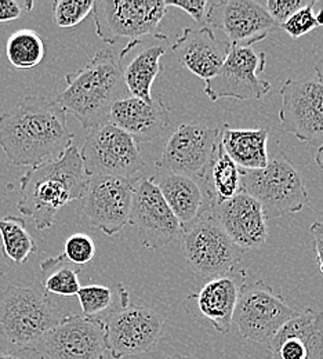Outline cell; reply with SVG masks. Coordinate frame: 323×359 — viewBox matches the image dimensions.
I'll return each instance as SVG.
<instances>
[{"mask_svg":"<svg viewBox=\"0 0 323 359\" xmlns=\"http://www.w3.org/2000/svg\"><path fill=\"white\" fill-rule=\"evenodd\" d=\"M74 138L67 112L41 95H27L0 115V148L13 166L34 169L55 161L72 147Z\"/></svg>","mask_w":323,"mask_h":359,"instance_id":"1","label":"cell"},{"mask_svg":"<svg viewBox=\"0 0 323 359\" xmlns=\"http://www.w3.org/2000/svg\"><path fill=\"white\" fill-rule=\"evenodd\" d=\"M181 249L189 269L209 280L232 273L245 255L213 220L209 210L185 228Z\"/></svg>","mask_w":323,"mask_h":359,"instance_id":"8","label":"cell"},{"mask_svg":"<svg viewBox=\"0 0 323 359\" xmlns=\"http://www.w3.org/2000/svg\"><path fill=\"white\" fill-rule=\"evenodd\" d=\"M50 359H104L108 351L105 325L85 315H68L36 347Z\"/></svg>","mask_w":323,"mask_h":359,"instance_id":"15","label":"cell"},{"mask_svg":"<svg viewBox=\"0 0 323 359\" xmlns=\"http://www.w3.org/2000/svg\"><path fill=\"white\" fill-rule=\"evenodd\" d=\"M207 210L242 250L257 249L266 243L268 236L267 219L260 203L246 192L242 191L230 201L212 205Z\"/></svg>","mask_w":323,"mask_h":359,"instance_id":"18","label":"cell"},{"mask_svg":"<svg viewBox=\"0 0 323 359\" xmlns=\"http://www.w3.org/2000/svg\"><path fill=\"white\" fill-rule=\"evenodd\" d=\"M92 0H55L53 4V17L60 28H72L79 25L92 11Z\"/></svg>","mask_w":323,"mask_h":359,"instance_id":"31","label":"cell"},{"mask_svg":"<svg viewBox=\"0 0 323 359\" xmlns=\"http://www.w3.org/2000/svg\"><path fill=\"white\" fill-rule=\"evenodd\" d=\"M106 348L114 359L135 357L153 351L163 334L165 319L153 309L129 303L102 319Z\"/></svg>","mask_w":323,"mask_h":359,"instance_id":"10","label":"cell"},{"mask_svg":"<svg viewBox=\"0 0 323 359\" xmlns=\"http://www.w3.org/2000/svg\"><path fill=\"white\" fill-rule=\"evenodd\" d=\"M129 224L137 228L139 245L146 250H159L184 232L151 177L137 180Z\"/></svg>","mask_w":323,"mask_h":359,"instance_id":"14","label":"cell"},{"mask_svg":"<svg viewBox=\"0 0 323 359\" xmlns=\"http://www.w3.org/2000/svg\"><path fill=\"white\" fill-rule=\"evenodd\" d=\"M308 3L310 1L305 0H268L264 6L274 22L277 25H282Z\"/></svg>","mask_w":323,"mask_h":359,"instance_id":"34","label":"cell"},{"mask_svg":"<svg viewBox=\"0 0 323 359\" xmlns=\"http://www.w3.org/2000/svg\"><path fill=\"white\" fill-rule=\"evenodd\" d=\"M220 130L200 123L181 125L166 142L156 169L202 182L216 152Z\"/></svg>","mask_w":323,"mask_h":359,"instance_id":"12","label":"cell"},{"mask_svg":"<svg viewBox=\"0 0 323 359\" xmlns=\"http://www.w3.org/2000/svg\"><path fill=\"white\" fill-rule=\"evenodd\" d=\"M310 232L312 236V246L317 255V262L323 273V222H315L310 226Z\"/></svg>","mask_w":323,"mask_h":359,"instance_id":"37","label":"cell"},{"mask_svg":"<svg viewBox=\"0 0 323 359\" xmlns=\"http://www.w3.org/2000/svg\"><path fill=\"white\" fill-rule=\"evenodd\" d=\"M294 315L296 311L270 285L261 279L249 280L246 272L232 316L243 339L268 348L277 330Z\"/></svg>","mask_w":323,"mask_h":359,"instance_id":"7","label":"cell"},{"mask_svg":"<svg viewBox=\"0 0 323 359\" xmlns=\"http://www.w3.org/2000/svg\"><path fill=\"white\" fill-rule=\"evenodd\" d=\"M136 177H89L82 196V210L92 225L111 236L129 224Z\"/></svg>","mask_w":323,"mask_h":359,"instance_id":"13","label":"cell"},{"mask_svg":"<svg viewBox=\"0 0 323 359\" xmlns=\"http://www.w3.org/2000/svg\"><path fill=\"white\" fill-rule=\"evenodd\" d=\"M315 74L318 76V82L323 86V57L315 65Z\"/></svg>","mask_w":323,"mask_h":359,"instance_id":"39","label":"cell"},{"mask_svg":"<svg viewBox=\"0 0 323 359\" xmlns=\"http://www.w3.org/2000/svg\"><path fill=\"white\" fill-rule=\"evenodd\" d=\"M64 256L75 266L85 267L95 256V243L86 233H74L65 241Z\"/></svg>","mask_w":323,"mask_h":359,"instance_id":"33","label":"cell"},{"mask_svg":"<svg viewBox=\"0 0 323 359\" xmlns=\"http://www.w3.org/2000/svg\"><path fill=\"white\" fill-rule=\"evenodd\" d=\"M0 359H46L36 348H15L0 354Z\"/></svg>","mask_w":323,"mask_h":359,"instance_id":"38","label":"cell"},{"mask_svg":"<svg viewBox=\"0 0 323 359\" xmlns=\"http://www.w3.org/2000/svg\"><path fill=\"white\" fill-rule=\"evenodd\" d=\"M172 50L181 67L206 82L221 69L230 43L219 41L209 27L185 28Z\"/></svg>","mask_w":323,"mask_h":359,"instance_id":"20","label":"cell"},{"mask_svg":"<svg viewBox=\"0 0 323 359\" xmlns=\"http://www.w3.org/2000/svg\"><path fill=\"white\" fill-rule=\"evenodd\" d=\"M165 359H198L195 358V357H191V355H183V354H173V355H170V357H167V358Z\"/></svg>","mask_w":323,"mask_h":359,"instance_id":"41","label":"cell"},{"mask_svg":"<svg viewBox=\"0 0 323 359\" xmlns=\"http://www.w3.org/2000/svg\"><path fill=\"white\" fill-rule=\"evenodd\" d=\"M166 41L167 36L165 35L163 38L156 39V43L145 46L126 67H122L123 82L130 97L152 101L151 89L163 69L160 60L166 53V47L162 42Z\"/></svg>","mask_w":323,"mask_h":359,"instance_id":"25","label":"cell"},{"mask_svg":"<svg viewBox=\"0 0 323 359\" xmlns=\"http://www.w3.org/2000/svg\"><path fill=\"white\" fill-rule=\"evenodd\" d=\"M126 94L119 58L111 51H98L83 68L65 76V88L54 101L83 129L92 130L109 122L112 105Z\"/></svg>","mask_w":323,"mask_h":359,"instance_id":"3","label":"cell"},{"mask_svg":"<svg viewBox=\"0 0 323 359\" xmlns=\"http://www.w3.org/2000/svg\"><path fill=\"white\" fill-rule=\"evenodd\" d=\"M206 24L221 29L235 47H252L277 27L266 6L254 0L209 1Z\"/></svg>","mask_w":323,"mask_h":359,"instance_id":"16","label":"cell"},{"mask_svg":"<svg viewBox=\"0 0 323 359\" xmlns=\"http://www.w3.org/2000/svg\"><path fill=\"white\" fill-rule=\"evenodd\" d=\"M76 296L83 315L99 320L130 303L129 290L122 283L115 287L104 285L82 286Z\"/></svg>","mask_w":323,"mask_h":359,"instance_id":"27","label":"cell"},{"mask_svg":"<svg viewBox=\"0 0 323 359\" xmlns=\"http://www.w3.org/2000/svg\"><path fill=\"white\" fill-rule=\"evenodd\" d=\"M245 275L246 271H239L210 279L199 293L189 294V297L196 300L199 311L212 322L220 334H228L231 330L239 286L245 279Z\"/></svg>","mask_w":323,"mask_h":359,"instance_id":"22","label":"cell"},{"mask_svg":"<svg viewBox=\"0 0 323 359\" xmlns=\"http://www.w3.org/2000/svg\"><path fill=\"white\" fill-rule=\"evenodd\" d=\"M60 319L45 290L15 285L0 289V334L17 348H36Z\"/></svg>","mask_w":323,"mask_h":359,"instance_id":"4","label":"cell"},{"mask_svg":"<svg viewBox=\"0 0 323 359\" xmlns=\"http://www.w3.org/2000/svg\"><path fill=\"white\" fill-rule=\"evenodd\" d=\"M109 123L132 135L139 144L151 142L170 126V109L162 98L144 101L136 97H125L112 105Z\"/></svg>","mask_w":323,"mask_h":359,"instance_id":"21","label":"cell"},{"mask_svg":"<svg viewBox=\"0 0 323 359\" xmlns=\"http://www.w3.org/2000/svg\"><path fill=\"white\" fill-rule=\"evenodd\" d=\"M1 252L6 260L21 266L28 262L29 256L38 252L35 239L28 232L27 223L21 217L7 216L0 219Z\"/></svg>","mask_w":323,"mask_h":359,"instance_id":"29","label":"cell"},{"mask_svg":"<svg viewBox=\"0 0 323 359\" xmlns=\"http://www.w3.org/2000/svg\"><path fill=\"white\" fill-rule=\"evenodd\" d=\"M166 7H177L184 10L188 15H191L195 22L199 25V28H203L206 25V17H207V7L209 1L206 0H186V1H165Z\"/></svg>","mask_w":323,"mask_h":359,"instance_id":"36","label":"cell"},{"mask_svg":"<svg viewBox=\"0 0 323 359\" xmlns=\"http://www.w3.org/2000/svg\"><path fill=\"white\" fill-rule=\"evenodd\" d=\"M280 128L308 142L323 135V86L311 79H287L279 89Z\"/></svg>","mask_w":323,"mask_h":359,"instance_id":"17","label":"cell"},{"mask_svg":"<svg viewBox=\"0 0 323 359\" xmlns=\"http://www.w3.org/2000/svg\"><path fill=\"white\" fill-rule=\"evenodd\" d=\"M268 350L275 359H323V313L305 309L289 319Z\"/></svg>","mask_w":323,"mask_h":359,"instance_id":"19","label":"cell"},{"mask_svg":"<svg viewBox=\"0 0 323 359\" xmlns=\"http://www.w3.org/2000/svg\"><path fill=\"white\" fill-rule=\"evenodd\" d=\"M85 138L81 156L86 175L132 179L145 168L139 144L112 123H104Z\"/></svg>","mask_w":323,"mask_h":359,"instance_id":"9","label":"cell"},{"mask_svg":"<svg viewBox=\"0 0 323 359\" xmlns=\"http://www.w3.org/2000/svg\"><path fill=\"white\" fill-rule=\"evenodd\" d=\"M89 176L81 151L72 145L58 159L28 170L20 180L17 209L41 231L51 228L58 210L82 199Z\"/></svg>","mask_w":323,"mask_h":359,"instance_id":"2","label":"cell"},{"mask_svg":"<svg viewBox=\"0 0 323 359\" xmlns=\"http://www.w3.org/2000/svg\"><path fill=\"white\" fill-rule=\"evenodd\" d=\"M317 1H310L305 7L298 10L296 14H293L286 22L280 25L282 29L287 32L291 38L297 39L301 38L311 31H314L318 27L323 25V10H319L318 14L314 13Z\"/></svg>","mask_w":323,"mask_h":359,"instance_id":"32","label":"cell"},{"mask_svg":"<svg viewBox=\"0 0 323 359\" xmlns=\"http://www.w3.org/2000/svg\"><path fill=\"white\" fill-rule=\"evenodd\" d=\"M242 189L254 198L268 220L298 213L308 203L305 182L283 152L260 170H240Z\"/></svg>","mask_w":323,"mask_h":359,"instance_id":"6","label":"cell"},{"mask_svg":"<svg viewBox=\"0 0 323 359\" xmlns=\"http://www.w3.org/2000/svg\"><path fill=\"white\" fill-rule=\"evenodd\" d=\"M315 162H317V165L321 168L323 170V144L318 148V151H317V155H315Z\"/></svg>","mask_w":323,"mask_h":359,"instance_id":"40","label":"cell"},{"mask_svg":"<svg viewBox=\"0 0 323 359\" xmlns=\"http://www.w3.org/2000/svg\"><path fill=\"white\" fill-rule=\"evenodd\" d=\"M34 8L32 0H0V24L15 21Z\"/></svg>","mask_w":323,"mask_h":359,"instance_id":"35","label":"cell"},{"mask_svg":"<svg viewBox=\"0 0 323 359\" xmlns=\"http://www.w3.org/2000/svg\"><path fill=\"white\" fill-rule=\"evenodd\" d=\"M82 267L71 263L64 253L55 257H48L41 264L43 276V290L62 297L76 296L81 286L79 273Z\"/></svg>","mask_w":323,"mask_h":359,"instance_id":"28","label":"cell"},{"mask_svg":"<svg viewBox=\"0 0 323 359\" xmlns=\"http://www.w3.org/2000/svg\"><path fill=\"white\" fill-rule=\"evenodd\" d=\"M7 60L17 69H34L46 55V46L34 29H18L7 41Z\"/></svg>","mask_w":323,"mask_h":359,"instance_id":"30","label":"cell"},{"mask_svg":"<svg viewBox=\"0 0 323 359\" xmlns=\"http://www.w3.org/2000/svg\"><path fill=\"white\" fill-rule=\"evenodd\" d=\"M266 65L264 53H256L252 47L230 46L219 74L205 82V94L213 102L223 97L240 101L260 100L271 90V83L260 78Z\"/></svg>","mask_w":323,"mask_h":359,"instance_id":"11","label":"cell"},{"mask_svg":"<svg viewBox=\"0 0 323 359\" xmlns=\"http://www.w3.org/2000/svg\"><path fill=\"white\" fill-rule=\"evenodd\" d=\"M220 142L226 154L240 170H260L268 162V130L232 129L224 126L220 130Z\"/></svg>","mask_w":323,"mask_h":359,"instance_id":"24","label":"cell"},{"mask_svg":"<svg viewBox=\"0 0 323 359\" xmlns=\"http://www.w3.org/2000/svg\"><path fill=\"white\" fill-rule=\"evenodd\" d=\"M163 0H97L92 4V18L97 36L106 45L128 39L119 61L142 43L144 36H156L166 15Z\"/></svg>","mask_w":323,"mask_h":359,"instance_id":"5","label":"cell"},{"mask_svg":"<svg viewBox=\"0 0 323 359\" xmlns=\"http://www.w3.org/2000/svg\"><path fill=\"white\" fill-rule=\"evenodd\" d=\"M151 180L184 229L207 210L205 209L206 195L198 181L162 170H158Z\"/></svg>","mask_w":323,"mask_h":359,"instance_id":"23","label":"cell"},{"mask_svg":"<svg viewBox=\"0 0 323 359\" xmlns=\"http://www.w3.org/2000/svg\"><path fill=\"white\" fill-rule=\"evenodd\" d=\"M206 199H209V208L230 201L235 195L242 192L240 169L233 163L226 154L220 138L216 152L206 169V173L200 182Z\"/></svg>","mask_w":323,"mask_h":359,"instance_id":"26","label":"cell"}]
</instances>
